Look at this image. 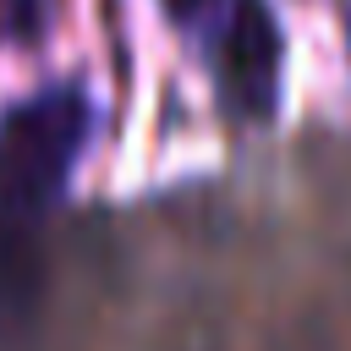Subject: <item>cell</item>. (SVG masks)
Instances as JSON below:
<instances>
[{"label": "cell", "mask_w": 351, "mask_h": 351, "mask_svg": "<svg viewBox=\"0 0 351 351\" xmlns=\"http://www.w3.org/2000/svg\"><path fill=\"white\" fill-rule=\"evenodd\" d=\"M93 126V93L71 77L44 82L0 110V236L27 230L66 197Z\"/></svg>", "instance_id": "cell-1"}, {"label": "cell", "mask_w": 351, "mask_h": 351, "mask_svg": "<svg viewBox=\"0 0 351 351\" xmlns=\"http://www.w3.org/2000/svg\"><path fill=\"white\" fill-rule=\"evenodd\" d=\"M165 5V16H170V27H181L186 38H192V49L197 55H208V49H219L258 5H269V0H159Z\"/></svg>", "instance_id": "cell-2"}]
</instances>
